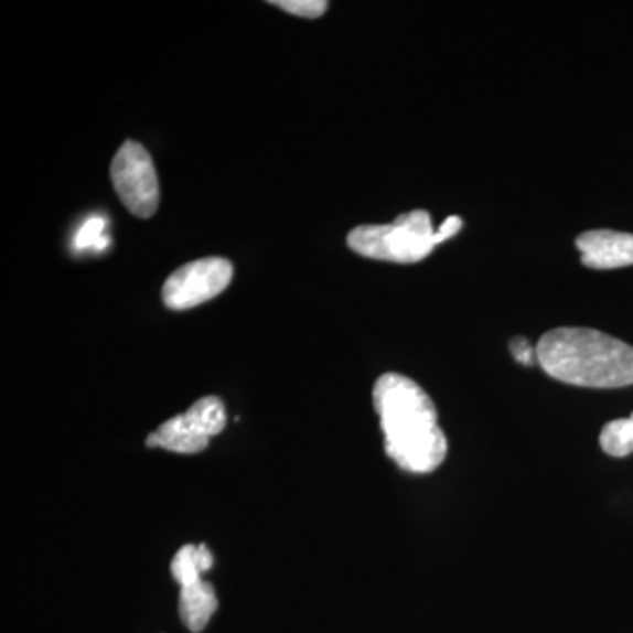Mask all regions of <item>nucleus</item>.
<instances>
[{
    "instance_id": "9",
    "label": "nucleus",
    "mask_w": 633,
    "mask_h": 633,
    "mask_svg": "<svg viewBox=\"0 0 633 633\" xmlns=\"http://www.w3.org/2000/svg\"><path fill=\"white\" fill-rule=\"evenodd\" d=\"M600 447L612 458H626L633 452V414L608 422L600 433Z\"/></svg>"
},
{
    "instance_id": "12",
    "label": "nucleus",
    "mask_w": 633,
    "mask_h": 633,
    "mask_svg": "<svg viewBox=\"0 0 633 633\" xmlns=\"http://www.w3.org/2000/svg\"><path fill=\"white\" fill-rule=\"evenodd\" d=\"M511 352L512 356L516 357L517 363L521 365L529 366L537 361V347H532L528 340L523 339V336H516V339L511 340Z\"/></svg>"
},
{
    "instance_id": "5",
    "label": "nucleus",
    "mask_w": 633,
    "mask_h": 633,
    "mask_svg": "<svg viewBox=\"0 0 633 633\" xmlns=\"http://www.w3.org/2000/svg\"><path fill=\"white\" fill-rule=\"evenodd\" d=\"M111 182L124 206L138 218L155 215L161 201L152 155L143 144L127 139L111 162Z\"/></svg>"
},
{
    "instance_id": "1",
    "label": "nucleus",
    "mask_w": 633,
    "mask_h": 633,
    "mask_svg": "<svg viewBox=\"0 0 633 633\" xmlns=\"http://www.w3.org/2000/svg\"><path fill=\"white\" fill-rule=\"evenodd\" d=\"M384 449L399 469L431 473L447 455V439L430 396L412 378L384 374L374 386Z\"/></svg>"
},
{
    "instance_id": "7",
    "label": "nucleus",
    "mask_w": 633,
    "mask_h": 633,
    "mask_svg": "<svg viewBox=\"0 0 633 633\" xmlns=\"http://www.w3.org/2000/svg\"><path fill=\"white\" fill-rule=\"evenodd\" d=\"M235 268L224 257L192 260L170 275L162 286V300L171 310H191L226 291Z\"/></svg>"
},
{
    "instance_id": "4",
    "label": "nucleus",
    "mask_w": 633,
    "mask_h": 633,
    "mask_svg": "<svg viewBox=\"0 0 633 633\" xmlns=\"http://www.w3.org/2000/svg\"><path fill=\"white\" fill-rule=\"evenodd\" d=\"M212 567L213 555L204 544L183 546L171 561V576L180 584V618L191 632L206 629L218 608L213 586L203 579Z\"/></svg>"
},
{
    "instance_id": "3",
    "label": "nucleus",
    "mask_w": 633,
    "mask_h": 633,
    "mask_svg": "<svg viewBox=\"0 0 633 633\" xmlns=\"http://www.w3.org/2000/svg\"><path fill=\"white\" fill-rule=\"evenodd\" d=\"M439 244H443L442 235L425 210L404 213L384 226L356 227L347 236L348 247L360 256L399 265L426 259Z\"/></svg>"
},
{
    "instance_id": "8",
    "label": "nucleus",
    "mask_w": 633,
    "mask_h": 633,
    "mask_svg": "<svg viewBox=\"0 0 633 633\" xmlns=\"http://www.w3.org/2000/svg\"><path fill=\"white\" fill-rule=\"evenodd\" d=\"M582 265L591 269H618L633 265V235L620 230H586L576 239Z\"/></svg>"
},
{
    "instance_id": "11",
    "label": "nucleus",
    "mask_w": 633,
    "mask_h": 633,
    "mask_svg": "<svg viewBox=\"0 0 633 633\" xmlns=\"http://www.w3.org/2000/svg\"><path fill=\"white\" fill-rule=\"evenodd\" d=\"M269 4L277 6L294 17L309 18V20L321 18L330 6L325 0H275Z\"/></svg>"
},
{
    "instance_id": "6",
    "label": "nucleus",
    "mask_w": 633,
    "mask_h": 633,
    "mask_svg": "<svg viewBox=\"0 0 633 633\" xmlns=\"http://www.w3.org/2000/svg\"><path fill=\"white\" fill-rule=\"evenodd\" d=\"M226 407L217 396L197 399L187 412L171 417L147 439L148 447H161L179 454H195L208 447L210 440L224 431Z\"/></svg>"
},
{
    "instance_id": "10",
    "label": "nucleus",
    "mask_w": 633,
    "mask_h": 633,
    "mask_svg": "<svg viewBox=\"0 0 633 633\" xmlns=\"http://www.w3.org/2000/svg\"><path fill=\"white\" fill-rule=\"evenodd\" d=\"M106 226H108V222H106L105 217L88 218L79 227L78 235L74 238V247L78 248V250H85V248L103 250L108 245V238H105Z\"/></svg>"
},
{
    "instance_id": "2",
    "label": "nucleus",
    "mask_w": 633,
    "mask_h": 633,
    "mask_svg": "<svg viewBox=\"0 0 633 633\" xmlns=\"http://www.w3.org/2000/svg\"><path fill=\"white\" fill-rule=\"evenodd\" d=\"M537 361L549 377L570 386L618 389L633 384L632 345L602 331H547L538 340Z\"/></svg>"
}]
</instances>
